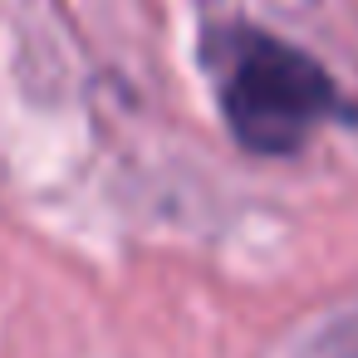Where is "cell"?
<instances>
[{"label":"cell","instance_id":"obj_1","mask_svg":"<svg viewBox=\"0 0 358 358\" xmlns=\"http://www.w3.org/2000/svg\"><path fill=\"white\" fill-rule=\"evenodd\" d=\"M196 59L231 138L255 157H294L319 128L358 118V103L314 55L250 20L211 25Z\"/></svg>","mask_w":358,"mask_h":358},{"label":"cell","instance_id":"obj_2","mask_svg":"<svg viewBox=\"0 0 358 358\" xmlns=\"http://www.w3.org/2000/svg\"><path fill=\"white\" fill-rule=\"evenodd\" d=\"M334 358H358V343H348L343 353H334Z\"/></svg>","mask_w":358,"mask_h":358}]
</instances>
